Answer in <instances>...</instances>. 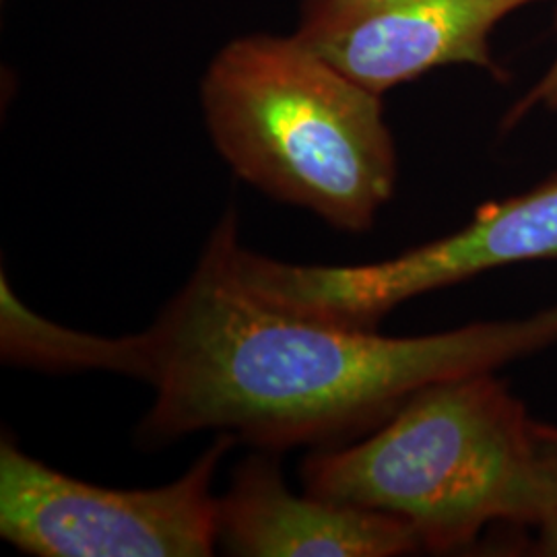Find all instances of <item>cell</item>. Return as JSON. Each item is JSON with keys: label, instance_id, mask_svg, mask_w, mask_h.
<instances>
[{"label": "cell", "instance_id": "cell-2", "mask_svg": "<svg viewBox=\"0 0 557 557\" xmlns=\"http://www.w3.org/2000/svg\"><path fill=\"white\" fill-rule=\"evenodd\" d=\"M304 490L407 522L423 549L457 552L492 524L537 520L545 465L539 421L496 376L481 372L421 388L343 448L304 460Z\"/></svg>", "mask_w": 557, "mask_h": 557}, {"label": "cell", "instance_id": "cell-9", "mask_svg": "<svg viewBox=\"0 0 557 557\" xmlns=\"http://www.w3.org/2000/svg\"><path fill=\"white\" fill-rule=\"evenodd\" d=\"M539 440L545 465V492L533 529L537 531L535 554L557 557V425L539 423Z\"/></svg>", "mask_w": 557, "mask_h": 557}, {"label": "cell", "instance_id": "cell-3", "mask_svg": "<svg viewBox=\"0 0 557 557\" xmlns=\"http://www.w3.org/2000/svg\"><path fill=\"white\" fill-rule=\"evenodd\" d=\"M209 133L239 178L361 234L393 199L397 153L379 94L298 38L230 44L202 83Z\"/></svg>", "mask_w": 557, "mask_h": 557}, {"label": "cell", "instance_id": "cell-5", "mask_svg": "<svg viewBox=\"0 0 557 557\" xmlns=\"http://www.w3.org/2000/svg\"><path fill=\"white\" fill-rule=\"evenodd\" d=\"M232 260L260 298L301 317L374 331L400 304L531 260H557V176L479 207L457 232L393 259L354 267L292 264L246 250Z\"/></svg>", "mask_w": 557, "mask_h": 557}, {"label": "cell", "instance_id": "cell-7", "mask_svg": "<svg viewBox=\"0 0 557 557\" xmlns=\"http://www.w3.org/2000/svg\"><path fill=\"white\" fill-rule=\"evenodd\" d=\"M218 543L242 557H395L423 549L400 518L294 494L269 455L246 458L220 498Z\"/></svg>", "mask_w": 557, "mask_h": 557}, {"label": "cell", "instance_id": "cell-6", "mask_svg": "<svg viewBox=\"0 0 557 557\" xmlns=\"http://www.w3.org/2000/svg\"><path fill=\"white\" fill-rule=\"evenodd\" d=\"M533 2L304 0L296 38L379 96L448 64H473L504 79L490 36L499 21Z\"/></svg>", "mask_w": 557, "mask_h": 557}, {"label": "cell", "instance_id": "cell-10", "mask_svg": "<svg viewBox=\"0 0 557 557\" xmlns=\"http://www.w3.org/2000/svg\"><path fill=\"white\" fill-rule=\"evenodd\" d=\"M557 25V20H556ZM557 110V57L552 66L545 71V75L512 106V110L502 120V128L510 131L522 120L527 119L533 110Z\"/></svg>", "mask_w": 557, "mask_h": 557}, {"label": "cell", "instance_id": "cell-1", "mask_svg": "<svg viewBox=\"0 0 557 557\" xmlns=\"http://www.w3.org/2000/svg\"><path fill=\"white\" fill-rule=\"evenodd\" d=\"M238 215L211 232L186 285L143 333L149 446L220 432L267 453L379 428L421 388L496 372L557 345V304L531 317L384 337L301 317L252 292L232 262Z\"/></svg>", "mask_w": 557, "mask_h": 557}, {"label": "cell", "instance_id": "cell-8", "mask_svg": "<svg viewBox=\"0 0 557 557\" xmlns=\"http://www.w3.org/2000/svg\"><path fill=\"white\" fill-rule=\"evenodd\" d=\"M0 351L2 359L46 372H114L143 380L145 338L100 337L71 331L34 314L0 278Z\"/></svg>", "mask_w": 557, "mask_h": 557}, {"label": "cell", "instance_id": "cell-4", "mask_svg": "<svg viewBox=\"0 0 557 557\" xmlns=\"http://www.w3.org/2000/svg\"><path fill=\"white\" fill-rule=\"evenodd\" d=\"M238 440L220 434L182 478L151 490H112L69 478L0 444V535L38 557L213 556L220 498L213 479Z\"/></svg>", "mask_w": 557, "mask_h": 557}]
</instances>
